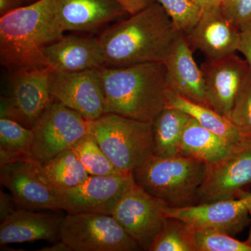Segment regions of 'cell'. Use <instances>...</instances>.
<instances>
[{
    "label": "cell",
    "mask_w": 251,
    "mask_h": 251,
    "mask_svg": "<svg viewBox=\"0 0 251 251\" xmlns=\"http://www.w3.org/2000/svg\"><path fill=\"white\" fill-rule=\"evenodd\" d=\"M150 251H195L191 228L179 219L168 217Z\"/></svg>",
    "instance_id": "28"
},
{
    "label": "cell",
    "mask_w": 251,
    "mask_h": 251,
    "mask_svg": "<svg viewBox=\"0 0 251 251\" xmlns=\"http://www.w3.org/2000/svg\"><path fill=\"white\" fill-rule=\"evenodd\" d=\"M166 206L135 184L132 176L112 216L141 250L150 251L168 219L164 212Z\"/></svg>",
    "instance_id": "9"
},
{
    "label": "cell",
    "mask_w": 251,
    "mask_h": 251,
    "mask_svg": "<svg viewBox=\"0 0 251 251\" xmlns=\"http://www.w3.org/2000/svg\"><path fill=\"white\" fill-rule=\"evenodd\" d=\"M184 35L193 49L199 50L208 59H216L238 52L241 29L217 6L204 9L196 25Z\"/></svg>",
    "instance_id": "16"
},
{
    "label": "cell",
    "mask_w": 251,
    "mask_h": 251,
    "mask_svg": "<svg viewBox=\"0 0 251 251\" xmlns=\"http://www.w3.org/2000/svg\"><path fill=\"white\" fill-rule=\"evenodd\" d=\"M90 122L72 109L53 102L31 128L34 137L30 158L41 164L72 150L90 131Z\"/></svg>",
    "instance_id": "8"
},
{
    "label": "cell",
    "mask_w": 251,
    "mask_h": 251,
    "mask_svg": "<svg viewBox=\"0 0 251 251\" xmlns=\"http://www.w3.org/2000/svg\"><path fill=\"white\" fill-rule=\"evenodd\" d=\"M205 168V163L192 157L153 153L133 170L132 176L135 184L167 206L184 207L199 204Z\"/></svg>",
    "instance_id": "4"
},
{
    "label": "cell",
    "mask_w": 251,
    "mask_h": 251,
    "mask_svg": "<svg viewBox=\"0 0 251 251\" xmlns=\"http://www.w3.org/2000/svg\"><path fill=\"white\" fill-rule=\"evenodd\" d=\"M251 185V139L244 138L226 156L206 163L198 191L200 203L237 199Z\"/></svg>",
    "instance_id": "10"
},
{
    "label": "cell",
    "mask_w": 251,
    "mask_h": 251,
    "mask_svg": "<svg viewBox=\"0 0 251 251\" xmlns=\"http://www.w3.org/2000/svg\"><path fill=\"white\" fill-rule=\"evenodd\" d=\"M59 239L72 251H135L138 244L112 215L68 214L61 220Z\"/></svg>",
    "instance_id": "6"
},
{
    "label": "cell",
    "mask_w": 251,
    "mask_h": 251,
    "mask_svg": "<svg viewBox=\"0 0 251 251\" xmlns=\"http://www.w3.org/2000/svg\"><path fill=\"white\" fill-rule=\"evenodd\" d=\"M54 0L34 2L0 17V62L11 72L48 67L43 49L64 36Z\"/></svg>",
    "instance_id": "3"
},
{
    "label": "cell",
    "mask_w": 251,
    "mask_h": 251,
    "mask_svg": "<svg viewBox=\"0 0 251 251\" xmlns=\"http://www.w3.org/2000/svg\"><path fill=\"white\" fill-rule=\"evenodd\" d=\"M27 4V0H0V17Z\"/></svg>",
    "instance_id": "35"
},
{
    "label": "cell",
    "mask_w": 251,
    "mask_h": 251,
    "mask_svg": "<svg viewBox=\"0 0 251 251\" xmlns=\"http://www.w3.org/2000/svg\"><path fill=\"white\" fill-rule=\"evenodd\" d=\"M72 150L90 175L109 176L126 175L121 173L114 166L100 148L90 130L73 147Z\"/></svg>",
    "instance_id": "26"
},
{
    "label": "cell",
    "mask_w": 251,
    "mask_h": 251,
    "mask_svg": "<svg viewBox=\"0 0 251 251\" xmlns=\"http://www.w3.org/2000/svg\"><path fill=\"white\" fill-rule=\"evenodd\" d=\"M201 69L209 106L228 118L249 74V64L234 53L219 59H208L201 64Z\"/></svg>",
    "instance_id": "14"
},
{
    "label": "cell",
    "mask_w": 251,
    "mask_h": 251,
    "mask_svg": "<svg viewBox=\"0 0 251 251\" xmlns=\"http://www.w3.org/2000/svg\"><path fill=\"white\" fill-rule=\"evenodd\" d=\"M238 52H241L251 70V23L241 28V39Z\"/></svg>",
    "instance_id": "32"
},
{
    "label": "cell",
    "mask_w": 251,
    "mask_h": 251,
    "mask_svg": "<svg viewBox=\"0 0 251 251\" xmlns=\"http://www.w3.org/2000/svg\"><path fill=\"white\" fill-rule=\"evenodd\" d=\"M171 18L176 29L187 34L198 22L203 11L193 0H157Z\"/></svg>",
    "instance_id": "29"
},
{
    "label": "cell",
    "mask_w": 251,
    "mask_h": 251,
    "mask_svg": "<svg viewBox=\"0 0 251 251\" xmlns=\"http://www.w3.org/2000/svg\"><path fill=\"white\" fill-rule=\"evenodd\" d=\"M54 1L57 19L64 32H94L128 15L114 0Z\"/></svg>",
    "instance_id": "18"
},
{
    "label": "cell",
    "mask_w": 251,
    "mask_h": 251,
    "mask_svg": "<svg viewBox=\"0 0 251 251\" xmlns=\"http://www.w3.org/2000/svg\"><path fill=\"white\" fill-rule=\"evenodd\" d=\"M237 143L216 134L191 118L181 137L179 154L192 157L206 164L226 156Z\"/></svg>",
    "instance_id": "21"
},
{
    "label": "cell",
    "mask_w": 251,
    "mask_h": 251,
    "mask_svg": "<svg viewBox=\"0 0 251 251\" xmlns=\"http://www.w3.org/2000/svg\"><path fill=\"white\" fill-rule=\"evenodd\" d=\"M62 218L49 214L18 209L1 221L0 244L32 242L39 240L54 242L59 238Z\"/></svg>",
    "instance_id": "20"
},
{
    "label": "cell",
    "mask_w": 251,
    "mask_h": 251,
    "mask_svg": "<svg viewBox=\"0 0 251 251\" xmlns=\"http://www.w3.org/2000/svg\"><path fill=\"white\" fill-rule=\"evenodd\" d=\"M41 251H72L67 244L62 240L60 242L56 243L50 247H46L40 249Z\"/></svg>",
    "instance_id": "36"
},
{
    "label": "cell",
    "mask_w": 251,
    "mask_h": 251,
    "mask_svg": "<svg viewBox=\"0 0 251 251\" xmlns=\"http://www.w3.org/2000/svg\"><path fill=\"white\" fill-rule=\"evenodd\" d=\"M104 94V114L152 122L166 106L169 90L163 62L99 68Z\"/></svg>",
    "instance_id": "2"
},
{
    "label": "cell",
    "mask_w": 251,
    "mask_h": 251,
    "mask_svg": "<svg viewBox=\"0 0 251 251\" xmlns=\"http://www.w3.org/2000/svg\"><path fill=\"white\" fill-rule=\"evenodd\" d=\"M166 106L182 110L204 128L232 143H237L246 138L227 117L210 107L196 103L171 89L167 93Z\"/></svg>",
    "instance_id": "23"
},
{
    "label": "cell",
    "mask_w": 251,
    "mask_h": 251,
    "mask_svg": "<svg viewBox=\"0 0 251 251\" xmlns=\"http://www.w3.org/2000/svg\"><path fill=\"white\" fill-rule=\"evenodd\" d=\"M251 192L237 199L200 203L184 207L166 206L164 212L168 218L183 221L192 228L218 229L234 236L249 224V208Z\"/></svg>",
    "instance_id": "12"
},
{
    "label": "cell",
    "mask_w": 251,
    "mask_h": 251,
    "mask_svg": "<svg viewBox=\"0 0 251 251\" xmlns=\"http://www.w3.org/2000/svg\"><path fill=\"white\" fill-rule=\"evenodd\" d=\"M14 198L12 195L11 196L6 194V193L1 191L0 193V217L1 221L6 219L10 214H12L16 209H15Z\"/></svg>",
    "instance_id": "34"
},
{
    "label": "cell",
    "mask_w": 251,
    "mask_h": 251,
    "mask_svg": "<svg viewBox=\"0 0 251 251\" xmlns=\"http://www.w3.org/2000/svg\"><path fill=\"white\" fill-rule=\"evenodd\" d=\"M50 67L21 68L12 72L9 89L1 98V117L11 119L28 128L52 105Z\"/></svg>",
    "instance_id": "7"
},
{
    "label": "cell",
    "mask_w": 251,
    "mask_h": 251,
    "mask_svg": "<svg viewBox=\"0 0 251 251\" xmlns=\"http://www.w3.org/2000/svg\"><path fill=\"white\" fill-rule=\"evenodd\" d=\"M48 67L58 72H77L105 67L98 36L64 35L45 46Z\"/></svg>",
    "instance_id": "17"
},
{
    "label": "cell",
    "mask_w": 251,
    "mask_h": 251,
    "mask_svg": "<svg viewBox=\"0 0 251 251\" xmlns=\"http://www.w3.org/2000/svg\"><path fill=\"white\" fill-rule=\"evenodd\" d=\"M191 228V240L195 251H251L247 242L211 228Z\"/></svg>",
    "instance_id": "27"
},
{
    "label": "cell",
    "mask_w": 251,
    "mask_h": 251,
    "mask_svg": "<svg viewBox=\"0 0 251 251\" xmlns=\"http://www.w3.org/2000/svg\"><path fill=\"white\" fill-rule=\"evenodd\" d=\"M219 6L227 19L239 29L251 23V0H223Z\"/></svg>",
    "instance_id": "31"
},
{
    "label": "cell",
    "mask_w": 251,
    "mask_h": 251,
    "mask_svg": "<svg viewBox=\"0 0 251 251\" xmlns=\"http://www.w3.org/2000/svg\"><path fill=\"white\" fill-rule=\"evenodd\" d=\"M34 164L30 157L0 164L1 185L9 190L18 205L27 209L62 210L57 194L39 179Z\"/></svg>",
    "instance_id": "15"
},
{
    "label": "cell",
    "mask_w": 251,
    "mask_h": 251,
    "mask_svg": "<svg viewBox=\"0 0 251 251\" xmlns=\"http://www.w3.org/2000/svg\"><path fill=\"white\" fill-rule=\"evenodd\" d=\"M36 1V0H27L28 4H30V3L34 2V1Z\"/></svg>",
    "instance_id": "39"
},
{
    "label": "cell",
    "mask_w": 251,
    "mask_h": 251,
    "mask_svg": "<svg viewBox=\"0 0 251 251\" xmlns=\"http://www.w3.org/2000/svg\"><path fill=\"white\" fill-rule=\"evenodd\" d=\"M193 1L201 6L203 9H206L208 8L220 6L223 0H193Z\"/></svg>",
    "instance_id": "37"
},
{
    "label": "cell",
    "mask_w": 251,
    "mask_h": 251,
    "mask_svg": "<svg viewBox=\"0 0 251 251\" xmlns=\"http://www.w3.org/2000/svg\"><path fill=\"white\" fill-rule=\"evenodd\" d=\"M33 130L18 122L0 119V164L24 157H30Z\"/></svg>",
    "instance_id": "25"
},
{
    "label": "cell",
    "mask_w": 251,
    "mask_h": 251,
    "mask_svg": "<svg viewBox=\"0 0 251 251\" xmlns=\"http://www.w3.org/2000/svg\"><path fill=\"white\" fill-rule=\"evenodd\" d=\"M180 32L158 1L109 26L98 36L105 67L163 62Z\"/></svg>",
    "instance_id": "1"
},
{
    "label": "cell",
    "mask_w": 251,
    "mask_h": 251,
    "mask_svg": "<svg viewBox=\"0 0 251 251\" xmlns=\"http://www.w3.org/2000/svg\"><path fill=\"white\" fill-rule=\"evenodd\" d=\"M130 16L140 12L157 0H114Z\"/></svg>",
    "instance_id": "33"
},
{
    "label": "cell",
    "mask_w": 251,
    "mask_h": 251,
    "mask_svg": "<svg viewBox=\"0 0 251 251\" xmlns=\"http://www.w3.org/2000/svg\"><path fill=\"white\" fill-rule=\"evenodd\" d=\"M34 170L39 179L53 191L75 187L90 176L73 150L41 164L35 161Z\"/></svg>",
    "instance_id": "22"
},
{
    "label": "cell",
    "mask_w": 251,
    "mask_h": 251,
    "mask_svg": "<svg viewBox=\"0 0 251 251\" xmlns=\"http://www.w3.org/2000/svg\"><path fill=\"white\" fill-rule=\"evenodd\" d=\"M191 118L182 110L165 107L152 122L153 154L161 157L179 154L181 137Z\"/></svg>",
    "instance_id": "24"
},
{
    "label": "cell",
    "mask_w": 251,
    "mask_h": 251,
    "mask_svg": "<svg viewBox=\"0 0 251 251\" xmlns=\"http://www.w3.org/2000/svg\"><path fill=\"white\" fill-rule=\"evenodd\" d=\"M228 119L241 134L251 139V69L238 94Z\"/></svg>",
    "instance_id": "30"
},
{
    "label": "cell",
    "mask_w": 251,
    "mask_h": 251,
    "mask_svg": "<svg viewBox=\"0 0 251 251\" xmlns=\"http://www.w3.org/2000/svg\"><path fill=\"white\" fill-rule=\"evenodd\" d=\"M50 92L54 102L62 104L94 121L104 115V94L99 69L77 72L52 71Z\"/></svg>",
    "instance_id": "11"
},
{
    "label": "cell",
    "mask_w": 251,
    "mask_h": 251,
    "mask_svg": "<svg viewBox=\"0 0 251 251\" xmlns=\"http://www.w3.org/2000/svg\"><path fill=\"white\" fill-rule=\"evenodd\" d=\"M249 214H250L251 220V206H249ZM246 242H247V244H249V245H250L251 247V226L250 232H249V237H248L247 240L246 241Z\"/></svg>",
    "instance_id": "38"
},
{
    "label": "cell",
    "mask_w": 251,
    "mask_h": 251,
    "mask_svg": "<svg viewBox=\"0 0 251 251\" xmlns=\"http://www.w3.org/2000/svg\"><path fill=\"white\" fill-rule=\"evenodd\" d=\"M90 130L114 166L124 174H132L153 153L152 122L104 114L90 122Z\"/></svg>",
    "instance_id": "5"
},
{
    "label": "cell",
    "mask_w": 251,
    "mask_h": 251,
    "mask_svg": "<svg viewBox=\"0 0 251 251\" xmlns=\"http://www.w3.org/2000/svg\"><path fill=\"white\" fill-rule=\"evenodd\" d=\"M164 64L171 90L196 103L209 106L202 71L196 64L193 49L183 33L179 34Z\"/></svg>",
    "instance_id": "19"
},
{
    "label": "cell",
    "mask_w": 251,
    "mask_h": 251,
    "mask_svg": "<svg viewBox=\"0 0 251 251\" xmlns=\"http://www.w3.org/2000/svg\"><path fill=\"white\" fill-rule=\"evenodd\" d=\"M132 174L92 176L75 187L54 191L62 210L68 214L94 213L112 215Z\"/></svg>",
    "instance_id": "13"
}]
</instances>
